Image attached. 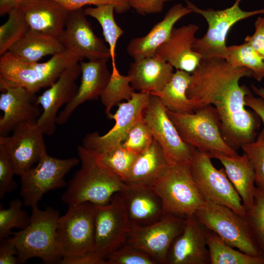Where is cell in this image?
<instances>
[{
    "label": "cell",
    "mask_w": 264,
    "mask_h": 264,
    "mask_svg": "<svg viewBox=\"0 0 264 264\" xmlns=\"http://www.w3.org/2000/svg\"><path fill=\"white\" fill-rule=\"evenodd\" d=\"M23 202L18 198L12 199L7 209L0 207V241L12 234L13 228L22 229L29 223L30 216L22 209Z\"/></svg>",
    "instance_id": "cell-36"
},
{
    "label": "cell",
    "mask_w": 264,
    "mask_h": 264,
    "mask_svg": "<svg viewBox=\"0 0 264 264\" xmlns=\"http://www.w3.org/2000/svg\"><path fill=\"white\" fill-rule=\"evenodd\" d=\"M150 93L134 92L126 102L118 104L116 112L110 119L115 120L113 127L106 134L100 135L95 132L85 136L82 146L87 150L103 154L119 147L132 128L144 120V113L149 101Z\"/></svg>",
    "instance_id": "cell-13"
},
{
    "label": "cell",
    "mask_w": 264,
    "mask_h": 264,
    "mask_svg": "<svg viewBox=\"0 0 264 264\" xmlns=\"http://www.w3.org/2000/svg\"><path fill=\"white\" fill-rule=\"evenodd\" d=\"M209 153L196 149L190 163L194 180L206 200L227 206L245 216L242 199L223 168L217 169Z\"/></svg>",
    "instance_id": "cell-11"
},
{
    "label": "cell",
    "mask_w": 264,
    "mask_h": 264,
    "mask_svg": "<svg viewBox=\"0 0 264 264\" xmlns=\"http://www.w3.org/2000/svg\"><path fill=\"white\" fill-rule=\"evenodd\" d=\"M64 50L58 37L30 29L8 51L23 61L36 63Z\"/></svg>",
    "instance_id": "cell-29"
},
{
    "label": "cell",
    "mask_w": 264,
    "mask_h": 264,
    "mask_svg": "<svg viewBox=\"0 0 264 264\" xmlns=\"http://www.w3.org/2000/svg\"><path fill=\"white\" fill-rule=\"evenodd\" d=\"M154 140L149 127L143 120L139 122L132 128L121 146L139 154L148 149Z\"/></svg>",
    "instance_id": "cell-41"
},
{
    "label": "cell",
    "mask_w": 264,
    "mask_h": 264,
    "mask_svg": "<svg viewBox=\"0 0 264 264\" xmlns=\"http://www.w3.org/2000/svg\"><path fill=\"white\" fill-rule=\"evenodd\" d=\"M192 12L201 15L206 20L208 28L200 38H196L193 50L202 58L226 59L228 54L226 39L231 27L243 19L259 14H264V8L254 11H244L240 7L242 0H236L231 7L222 10L201 9L185 0Z\"/></svg>",
    "instance_id": "cell-7"
},
{
    "label": "cell",
    "mask_w": 264,
    "mask_h": 264,
    "mask_svg": "<svg viewBox=\"0 0 264 264\" xmlns=\"http://www.w3.org/2000/svg\"><path fill=\"white\" fill-rule=\"evenodd\" d=\"M134 92L130 76L121 75L116 66L112 67L110 80L100 97L108 118L114 106L123 100H129Z\"/></svg>",
    "instance_id": "cell-33"
},
{
    "label": "cell",
    "mask_w": 264,
    "mask_h": 264,
    "mask_svg": "<svg viewBox=\"0 0 264 264\" xmlns=\"http://www.w3.org/2000/svg\"><path fill=\"white\" fill-rule=\"evenodd\" d=\"M245 217L264 258V187H257L253 204Z\"/></svg>",
    "instance_id": "cell-37"
},
{
    "label": "cell",
    "mask_w": 264,
    "mask_h": 264,
    "mask_svg": "<svg viewBox=\"0 0 264 264\" xmlns=\"http://www.w3.org/2000/svg\"><path fill=\"white\" fill-rule=\"evenodd\" d=\"M28 0H0V15L8 14L12 9L18 7L21 4Z\"/></svg>",
    "instance_id": "cell-49"
},
{
    "label": "cell",
    "mask_w": 264,
    "mask_h": 264,
    "mask_svg": "<svg viewBox=\"0 0 264 264\" xmlns=\"http://www.w3.org/2000/svg\"><path fill=\"white\" fill-rule=\"evenodd\" d=\"M173 73V67L155 55L132 63L128 75L134 90L153 94L164 88Z\"/></svg>",
    "instance_id": "cell-26"
},
{
    "label": "cell",
    "mask_w": 264,
    "mask_h": 264,
    "mask_svg": "<svg viewBox=\"0 0 264 264\" xmlns=\"http://www.w3.org/2000/svg\"><path fill=\"white\" fill-rule=\"evenodd\" d=\"M245 102L246 106L258 116L263 124L264 130V100L259 97L254 96L251 93L246 96Z\"/></svg>",
    "instance_id": "cell-48"
},
{
    "label": "cell",
    "mask_w": 264,
    "mask_h": 264,
    "mask_svg": "<svg viewBox=\"0 0 264 264\" xmlns=\"http://www.w3.org/2000/svg\"><path fill=\"white\" fill-rule=\"evenodd\" d=\"M228 54L225 60L234 67L249 69L252 77L260 82L264 78V60L252 46L245 42L239 45L227 46Z\"/></svg>",
    "instance_id": "cell-34"
},
{
    "label": "cell",
    "mask_w": 264,
    "mask_h": 264,
    "mask_svg": "<svg viewBox=\"0 0 264 264\" xmlns=\"http://www.w3.org/2000/svg\"><path fill=\"white\" fill-rule=\"evenodd\" d=\"M151 187L160 198L165 214L186 218L194 216L206 201L194 180L190 164L169 165Z\"/></svg>",
    "instance_id": "cell-5"
},
{
    "label": "cell",
    "mask_w": 264,
    "mask_h": 264,
    "mask_svg": "<svg viewBox=\"0 0 264 264\" xmlns=\"http://www.w3.org/2000/svg\"><path fill=\"white\" fill-rule=\"evenodd\" d=\"M208 231L195 215L186 218L183 231L170 247L167 264H210L207 244Z\"/></svg>",
    "instance_id": "cell-19"
},
{
    "label": "cell",
    "mask_w": 264,
    "mask_h": 264,
    "mask_svg": "<svg viewBox=\"0 0 264 264\" xmlns=\"http://www.w3.org/2000/svg\"><path fill=\"white\" fill-rule=\"evenodd\" d=\"M145 251L125 243L107 258L106 264H157Z\"/></svg>",
    "instance_id": "cell-39"
},
{
    "label": "cell",
    "mask_w": 264,
    "mask_h": 264,
    "mask_svg": "<svg viewBox=\"0 0 264 264\" xmlns=\"http://www.w3.org/2000/svg\"><path fill=\"white\" fill-rule=\"evenodd\" d=\"M82 61L66 49L44 63L25 62L7 51L0 58V90L19 87L36 94L51 86L67 67Z\"/></svg>",
    "instance_id": "cell-3"
},
{
    "label": "cell",
    "mask_w": 264,
    "mask_h": 264,
    "mask_svg": "<svg viewBox=\"0 0 264 264\" xmlns=\"http://www.w3.org/2000/svg\"><path fill=\"white\" fill-rule=\"evenodd\" d=\"M191 80V74L176 69L159 92L153 93L158 97L167 110L179 113H190L195 111L192 100L187 96V90Z\"/></svg>",
    "instance_id": "cell-30"
},
{
    "label": "cell",
    "mask_w": 264,
    "mask_h": 264,
    "mask_svg": "<svg viewBox=\"0 0 264 264\" xmlns=\"http://www.w3.org/2000/svg\"><path fill=\"white\" fill-rule=\"evenodd\" d=\"M83 8L69 11L65 27L59 36L65 49L77 55L82 61L111 58L109 47L97 36Z\"/></svg>",
    "instance_id": "cell-16"
},
{
    "label": "cell",
    "mask_w": 264,
    "mask_h": 264,
    "mask_svg": "<svg viewBox=\"0 0 264 264\" xmlns=\"http://www.w3.org/2000/svg\"><path fill=\"white\" fill-rule=\"evenodd\" d=\"M81 74L79 63L71 65L37 97V103L42 107L43 111L36 124L44 134L50 136L55 132L58 112L62 106L69 103L75 96L78 88L76 81Z\"/></svg>",
    "instance_id": "cell-18"
},
{
    "label": "cell",
    "mask_w": 264,
    "mask_h": 264,
    "mask_svg": "<svg viewBox=\"0 0 264 264\" xmlns=\"http://www.w3.org/2000/svg\"><path fill=\"white\" fill-rule=\"evenodd\" d=\"M195 216L229 245L250 255L263 257L245 216L208 200Z\"/></svg>",
    "instance_id": "cell-8"
},
{
    "label": "cell",
    "mask_w": 264,
    "mask_h": 264,
    "mask_svg": "<svg viewBox=\"0 0 264 264\" xmlns=\"http://www.w3.org/2000/svg\"><path fill=\"white\" fill-rule=\"evenodd\" d=\"M163 0L165 2H168V1H172L174 0Z\"/></svg>",
    "instance_id": "cell-51"
},
{
    "label": "cell",
    "mask_w": 264,
    "mask_h": 264,
    "mask_svg": "<svg viewBox=\"0 0 264 264\" xmlns=\"http://www.w3.org/2000/svg\"><path fill=\"white\" fill-rule=\"evenodd\" d=\"M101 162L124 182L138 154L121 146L108 153L99 154Z\"/></svg>",
    "instance_id": "cell-38"
},
{
    "label": "cell",
    "mask_w": 264,
    "mask_h": 264,
    "mask_svg": "<svg viewBox=\"0 0 264 264\" xmlns=\"http://www.w3.org/2000/svg\"><path fill=\"white\" fill-rule=\"evenodd\" d=\"M191 12L187 6L181 3L174 5L146 35L130 42L126 48L127 53L134 61L155 56L157 49L168 39L175 23Z\"/></svg>",
    "instance_id": "cell-24"
},
{
    "label": "cell",
    "mask_w": 264,
    "mask_h": 264,
    "mask_svg": "<svg viewBox=\"0 0 264 264\" xmlns=\"http://www.w3.org/2000/svg\"><path fill=\"white\" fill-rule=\"evenodd\" d=\"M79 162L75 157L60 159L44 153L35 167L20 176L23 204L31 208L38 206L44 194L66 186V175Z\"/></svg>",
    "instance_id": "cell-12"
},
{
    "label": "cell",
    "mask_w": 264,
    "mask_h": 264,
    "mask_svg": "<svg viewBox=\"0 0 264 264\" xmlns=\"http://www.w3.org/2000/svg\"><path fill=\"white\" fill-rule=\"evenodd\" d=\"M241 149L253 165L256 187H264V130L261 131L254 141Z\"/></svg>",
    "instance_id": "cell-40"
},
{
    "label": "cell",
    "mask_w": 264,
    "mask_h": 264,
    "mask_svg": "<svg viewBox=\"0 0 264 264\" xmlns=\"http://www.w3.org/2000/svg\"><path fill=\"white\" fill-rule=\"evenodd\" d=\"M15 174L12 163L5 149L0 145V198L15 190L17 184L13 177Z\"/></svg>",
    "instance_id": "cell-42"
},
{
    "label": "cell",
    "mask_w": 264,
    "mask_h": 264,
    "mask_svg": "<svg viewBox=\"0 0 264 264\" xmlns=\"http://www.w3.org/2000/svg\"><path fill=\"white\" fill-rule=\"evenodd\" d=\"M65 7L68 11L83 8L87 5L110 4L114 7L118 14L125 13L131 8L129 0H54Z\"/></svg>",
    "instance_id": "cell-43"
},
{
    "label": "cell",
    "mask_w": 264,
    "mask_h": 264,
    "mask_svg": "<svg viewBox=\"0 0 264 264\" xmlns=\"http://www.w3.org/2000/svg\"><path fill=\"white\" fill-rule=\"evenodd\" d=\"M251 89L253 93L264 100V88H258L253 84L251 85Z\"/></svg>",
    "instance_id": "cell-50"
},
{
    "label": "cell",
    "mask_w": 264,
    "mask_h": 264,
    "mask_svg": "<svg viewBox=\"0 0 264 264\" xmlns=\"http://www.w3.org/2000/svg\"><path fill=\"white\" fill-rule=\"evenodd\" d=\"M7 21L0 26V56L9 51L30 28L24 17L17 7L11 10Z\"/></svg>",
    "instance_id": "cell-35"
},
{
    "label": "cell",
    "mask_w": 264,
    "mask_h": 264,
    "mask_svg": "<svg viewBox=\"0 0 264 264\" xmlns=\"http://www.w3.org/2000/svg\"><path fill=\"white\" fill-rule=\"evenodd\" d=\"M87 16L95 19L101 26L105 41L108 43L112 61V67H116L115 49L119 38L124 33L114 20L112 5L106 4L84 9Z\"/></svg>",
    "instance_id": "cell-32"
},
{
    "label": "cell",
    "mask_w": 264,
    "mask_h": 264,
    "mask_svg": "<svg viewBox=\"0 0 264 264\" xmlns=\"http://www.w3.org/2000/svg\"><path fill=\"white\" fill-rule=\"evenodd\" d=\"M61 264H106V260L97 255L94 251L80 255L64 257Z\"/></svg>",
    "instance_id": "cell-47"
},
{
    "label": "cell",
    "mask_w": 264,
    "mask_h": 264,
    "mask_svg": "<svg viewBox=\"0 0 264 264\" xmlns=\"http://www.w3.org/2000/svg\"><path fill=\"white\" fill-rule=\"evenodd\" d=\"M207 244L211 264H264V257L250 255L236 250L209 230Z\"/></svg>",
    "instance_id": "cell-31"
},
{
    "label": "cell",
    "mask_w": 264,
    "mask_h": 264,
    "mask_svg": "<svg viewBox=\"0 0 264 264\" xmlns=\"http://www.w3.org/2000/svg\"><path fill=\"white\" fill-rule=\"evenodd\" d=\"M121 193L132 227L153 224L165 214L160 198L151 186L128 185Z\"/></svg>",
    "instance_id": "cell-25"
},
{
    "label": "cell",
    "mask_w": 264,
    "mask_h": 264,
    "mask_svg": "<svg viewBox=\"0 0 264 264\" xmlns=\"http://www.w3.org/2000/svg\"><path fill=\"white\" fill-rule=\"evenodd\" d=\"M94 205L85 202L68 205L56 228L58 249L62 256L80 255L94 248Z\"/></svg>",
    "instance_id": "cell-9"
},
{
    "label": "cell",
    "mask_w": 264,
    "mask_h": 264,
    "mask_svg": "<svg viewBox=\"0 0 264 264\" xmlns=\"http://www.w3.org/2000/svg\"><path fill=\"white\" fill-rule=\"evenodd\" d=\"M182 140L196 149L209 153L219 152L235 155L237 152L226 143L221 122L216 108L208 105L193 112L167 110Z\"/></svg>",
    "instance_id": "cell-6"
},
{
    "label": "cell",
    "mask_w": 264,
    "mask_h": 264,
    "mask_svg": "<svg viewBox=\"0 0 264 264\" xmlns=\"http://www.w3.org/2000/svg\"><path fill=\"white\" fill-rule=\"evenodd\" d=\"M252 76L249 69L234 67L225 59L202 58L191 74L186 92L195 111L208 105L216 108L223 139L236 152L254 141L258 135L261 120L254 111L246 109L245 98L250 90L240 85L242 78Z\"/></svg>",
    "instance_id": "cell-1"
},
{
    "label": "cell",
    "mask_w": 264,
    "mask_h": 264,
    "mask_svg": "<svg viewBox=\"0 0 264 264\" xmlns=\"http://www.w3.org/2000/svg\"><path fill=\"white\" fill-rule=\"evenodd\" d=\"M212 158L219 160L242 199L246 210L252 206L256 191V176L252 163L247 156L228 155L221 153H209Z\"/></svg>",
    "instance_id": "cell-27"
},
{
    "label": "cell",
    "mask_w": 264,
    "mask_h": 264,
    "mask_svg": "<svg viewBox=\"0 0 264 264\" xmlns=\"http://www.w3.org/2000/svg\"><path fill=\"white\" fill-rule=\"evenodd\" d=\"M107 59L80 62L81 81L77 91L71 100L58 114L56 124H66L73 111L80 105L87 101L96 100L100 97L108 84L111 73L108 66Z\"/></svg>",
    "instance_id": "cell-21"
},
{
    "label": "cell",
    "mask_w": 264,
    "mask_h": 264,
    "mask_svg": "<svg viewBox=\"0 0 264 264\" xmlns=\"http://www.w3.org/2000/svg\"><path fill=\"white\" fill-rule=\"evenodd\" d=\"M167 110L158 97L150 94L144 121L161 146L169 165L190 164L196 149L182 140Z\"/></svg>",
    "instance_id": "cell-14"
},
{
    "label": "cell",
    "mask_w": 264,
    "mask_h": 264,
    "mask_svg": "<svg viewBox=\"0 0 264 264\" xmlns=\"http://www.w3.org/2000/svg\"><path fill=\"white\" fill-rule=\"evenodd\" d=\"M29 224L24 229L12 232L11 237L17 251L18 264H24L33 258L44 264H60L62 256L56 242V228L60 212L51 207L41 210L31 208Z\"/></svg>",
    "instance_id": "cell-4"
},
{
    "label": "cell",
    "mask_w": 264,
    "mask_h": 264,
    "mask_svg": "<svg viewBox=\"0 0 264 264\" xmlns=\"http://www.w3.org/2000/svg\"><path fill=\"white\" fill-rule=\"evenodd\" d=\"M198 29V27L193 23L174 27L168 39L157 49L155 55L176 69L192 73L202 58L193 49Z\"/></svg>",
    "instance_id": "cell-22"
},
{
    "label": "cell",
    "mask_w": 264,
    "mask_h": 264,
    "mask_svg": "<svg viewBox=\"0 0 264 264\" xmlns=\"http://www.w3.org/2000/svg\"><path fill=\"white\" fill-rule=\"evenodd\" d=\"M18 8L30 29L57 37L63 32L69 13L54 0H28Z\"/></svg>",
    "instance_id": "cell-23"
},
{
    "label": "cell",
    "mask_w": 264,
    "mask_h": 264,
    "mask_svg": "<svg viewBox=\"0 0 264 264\" xmlns=\"http://www.w3.org/2000/svg\"><path fill=\"white\" fill-rule=\"evenodd\" d=\"M81 167L67 184L62 200L67 205L89 202L95 205L108 203L116 193L128 186L100 160L99 154L82 145L77 147Z\"/></svg>",
    "instance_id": "cell-2"
},
{
    "label": "cell",
    "mask_w": 264,
    "mask_h": 264,
    "mask_svg": "<svg viewBox=\"0 0 264 264\" xmlns=\"http://www.w3.org/2000/svg\"><path fill=\"white\" fill-rule=\"evenodd\" d=\"M17 248L11 237L6 238L0 241V264H18Z\"/></svg>",
    "instance_id": "cell-46"
},
{
    "label": "cell",
    "mask_w": 264,
    "mask_h": 264,
    "mask_svg": "<svg viewBox=\"0 0 264 264\" xmlns=\"http://www.w3.org/2000/svg\"><path fill=\"white\" fill-rule=\"evenodd\" d=\"M185 223L186 218L165 214L153 224L132 227L126 243L147 253L157 264H166L170 247Z\"/></svg>",
    "instance_id": "cell-15"
},
{
    "label": "cell",
    "mask_w": 264,
    "mask_h": 264,
    "mask_svg": "<svg viewBox=\"0 0 264 264\" xmlns=\"http://www.w3.org/2000/svg\"><path fill=\"white\" fill-rule=\"evenodd\" d=\"M94 205L93 251L106 260L126 242L132 225L121 192L115 193L106 204Z\"/></svg>",
    "instance_id": "cell-10"
},
{
    "label": "cell",
    "mask_w": 264,
    "mask_h": 264,
    "mask_svg": "<svg viewBox=\"0 0 264 264\" xmlns=\"http://www.w3.org/2000/svg\"><path fill=\"white\" fill-rule=\"evenodd\" d=\"M129 2L131 8L141 15L161 12L164 3L163 0H129Z\"/></svg>",
    "instance_id": "cell-45"
},
{
    "label": "cell",
    "mask_w": 264,
    "mask_h": 264,
    "mask_svg": "<svg viewBox=\"0 0 264 264\" xmlns=\"http://www.w3.org/2000/svg\"><path fill=\"white\" fill-rule=\"evenodd\" d=\"M0 95V136L8 133L24 123H36L41 113L35 93L22 87L8 88Z\"/></svg>",
    "instance_id": "cell-20"
},
{
    "label": "cell",
    "mask_w": 264,
    "mask_h": 264,
    "mask_svg": "<svg viewBox=\"0 0 264 264\" xmlns=\"http://www.w3.org/2000/svg\"><path fill=\"white\" fill-rule=\"evenodd\" d=\"M12 132L11 136H0V145L7 153L15 175L20 176L46 152L44 134L34 122L22 123Z\"/></svg>",
    "instance_id": "cell-17"
},
{
    "label": "cell",
    "mask_w": 264,
    "mask_h": 264,
    "mask_svg": "<svg viewBox=\"0 0 264 264\" xmlns=\"http://www.w3.org/2000/svg\"><path fill=\"white\" fill-rule=\"evenodd\" d=\"M169 165L161 146L154 139L151 146L137 155L125 183L151 186Z\"/></svg>",
    "instance_id": "cell-28"
},
{
    "label": "cell",
    "mask_w": 264,
    "mask_h": 264,
    "mask_svg": "<svg viewBox=\"0 0 264 264\" xmlns=\"http://www.w3.org/2000/svg\"><path fill=\"white\" fill-rule=\"evenodd\" d=\"M254 25V34L246 36L244 42L248 43L264 60V18L259 17Z\"/></svg>",
    "instance_id": "cell-44"
}]
</instances>
